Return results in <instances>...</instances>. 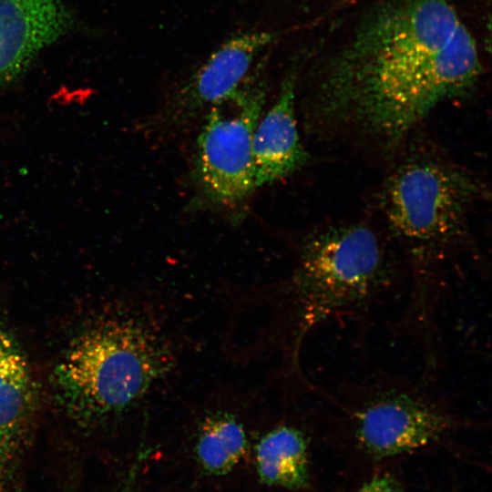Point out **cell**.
<instances>
[{
  "label": "cell",
  "mask_w": 492,
  "mask_h": 492,
  "mask_svg": "<svg viewBox=\"0 0 492 492\" xmlns=\"http://www.w3.org/2000/svg\"><path fill=\"white\" fill-rule=\"evenodd\" d=\"M481 74L477 41L451 0H383L322 64L312 120L392 148Z\"/></svg>",
  "instance_id": "obj_1"
},
{
  "label": "cell",
  "mask_w": 492,
  "mask_h": 492,
  "mask_svg": "<svg viewBox=\"0 0 492 492\" xmlns=\"http://www.w3.org/2000/svg\"><path fill=\"white\" fill-rule=\"evenodd\" d=\"M172 344L154 318L120 314L85 330L53 370L57 404L82 426L138 405L171 370Z\"/></svg>",
  "instance_id": "obj_2"
},
{
  "label": "cell",
  "mask_w": 492,
  "mask_h": 492,
  "mask_svg": "<svg viewBox=\"0 0 492 492\" xmlns=\"http://www.w3.org/2000/svg\"><path fill=\"white\" fill-rule=\"evenodd\" d=\"M398 273L379 236L357 223L332 226L303 242L291 282L297 339L321 324L361 330L397 284Z\"/></svg>",
  "instance_id": "obj_3"
},
{
  "label": "cell",
  "mask_w": 492,
  "mask_h": 492,
  "mask_svg": "<svg viewBox=\"0 0 492 492\" xmlns=\"http://www.w3.org/2000/svg\"><path fill=\"white\" fill-rule=\"evenodd\" d=\"M482 191L468 171L432 157L411 158L388 177L383 192L386 220L417 260L407 302L422 289L427 261L461 234L470 206Z\"/></svg>",
  "instance_id": "obj_4"
},
{
  "label": "cell",
  "mask_w": 492,
  "mask_h": 492,
  "mask_svg": "<svg viewBox=\"0 0 492 492\" xmlns=\"http://www.w3.org/2000/svg\"><path fill=\"white\" fill-rule=\"evenodd\" d=\"M429 383L375 379L340 395L324 392V401L348 425L355 446L383 460L428 446L466 424Z\"/></svg>",
  "instance_id": "obj_5"
},
{
  "label": "cell",
  "mask_w": 492,
  "mask_h": 492,
  "mask_svg": "<svg viewBox=\"0 0 492 492\" xmlns=\"http://www.w3.org/2000/svg\"><path fill=\"white\" fill-rule=\"evenodd\" d=\"M265 86L249 77L201 118L193 173L204 201L233 213L255 190L253 136L265 102Z\"/></svg>",
  "instance_id": "obj_6"
},
{
  "label": "cell",
  "mask_w": 492,
  "mask_h": 492,
  "mask_svg": "<svg viewBox=\"0 0 492 492\" xmlns=\"http://www.w3.org/2000/svg\"><path fill=\"white\" fill-rule=\"evenodd\" d=\"M275 37L274 32L251 31L225 41L174 93L158 124L176 131L202 118L245 82L254 58Z\"/></svg>",
  "instance_id": "obj_7"
},
{
  "label": "cell",
  "mask_w": 492,
  "mask_h": 492,
  "mask_svg": "<svg viewBox=\"0 0 492 492\" xmlns=\"http://www.w3.org/2000/svg\"><path fill=\"white\" fill-rule=\"evenodd\" d=\"M37 389L29 364L0 330V492H13L33 433Z\"/></svg>",
  "instance_id": "obj_8"
},
{
  "label": "cell",
  "mask_w": 492,
  "mask_h": 492,
  "mask_svg": "<svg viewBox=\"0 0 492 492\" xmlns=\"http://www.w3.org/2000/svg\"><path fill=\"white\" fill-rule=\"evenodd\" d=\"M67 25L62 0H0V85L22 73Z\"/></svg>",
  "instance_id": "obj_9"
},
{
  "label": "cell",
  "mask_w": 492,
  "mask_h": 492,
  "mask_svg": "<svg viewBox=\"0 0 492 492\" xmlns=\"http://www.w3.org/2000/svg\"><path fill=\"white\" fill-rule=\"evenodd\" d=\"M297 76L296 68L286 74L273 104L256 126L253 136L256 188L287 178L309 159L295 116Z\"/></svg>",
  "instance_id": "obj_10"
},
{
  "label": "cell",
  "mask_w": 492,
  "mask_h": 492,
  "mask_svg": "<svg viewBox=\"0 0 492 492\" xmlns=\"http://www.w3.org/2000/svg\"><path fill=\"white\" fill-rule=\"evenodd\" d=\"M309 439L301 428L282 425L266 433L255 446L260 479L269 486L301 489L308 486Z\"/></svg>",
  "instance_id": "obj_11"
},
{
  "label": "cell",
  "mask_w": 492,
  "mask_h": 492,
  "mask_svg": "<svg viewBox=\"0 0 492 492\" xmlns=\"http://www.w3.org/2000/svg\"><path fill=\"white\" fill-rule=\"evenodd\" d=\"M247 447L243 425L231 414L218 413L202 422L195 451L206 472L223 475L240 462Z\"/></svg>",
  "instance_id": "obj_12"
},
{
  "label": "cell",
  "mask_w": 492,
  "mask_h": 492,
  "mask_svg": "<svg viewBox=\"0 0 492 492\" xmlns=\"http://www.w3.org/2000/svg\"><path fill=\"white\" fill-rule=\"evenodd\" d=\"M358 492H403L398 481L390 474L374 476Z\"/></svg>",
  "instance_id": "obj_13"
},
{
  "label": "cell",
  "mask_w": 492,
  "mask_h": 492,
  "mask_svg": "<svg viewBox=\"0 0 492 492\" xmlns=\"http://www.w3.org/2000/svg\"><path fill=\"white\" fill-rule=\"evenodd\" d=\"M146 456L144 451L139 453L136 460L129 466L124 479L115 492H137L140 471L143 467Z\"/></svg>",
  "instance_id": "obj_14"
}]
</instances>
